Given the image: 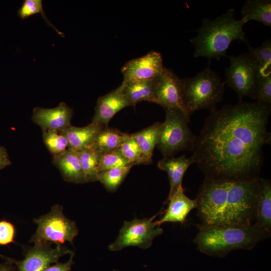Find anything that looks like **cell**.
<instances>
[{"instance_id":"1","label":"cell","mask_w":271,"mask_h":271,"mask_svg":"<svg viewBox=\"0 0 271 271\" xmlns=\"http://www.w3.org/2000/svg\"><path fill=\"white\" fill-rule=\"evenodd\" d=\"M271 106L239 101L210 111L196 136L191 157L205 178L246 180L258 176L263 147L270 143L267 125Z\"/></svg>"},{"instance_id":"2","label":"cell","mask_w":271,"mask_h":271,"mask_svg":"<svg viewBox=\"0 0 271 271\" xmlns=\"http://www.w3.org/2000/svg\"><path fill=\"white\" fill-rule=\"evenodd\" d=\"M260 187L258 177L246 180L205 178L196 198L198 215L207 225L253 223Z\"/></svg>"},{"instance_id":"3","label":"cell","mask_w":271,"mask_h":271,"mask_svg":"<svg viewBox=\"0 0 271 271\" xmlns=\"http://www.w3.org/2000/svg\"><path fill=\"white\" fill-rule=\"evenodd\" d=\"M234 14V9L230 8L213 20H203L202 26L195 30L198 35L190 40L195 48L194 58L205 57L210 61L227 57L226 51L235 40L249 45L243 30L246 22L242 18L236 19Z\"/></svg>"},{"instance_id":"4","label":"cell","mask_w":271,"mask_h":271,"mask_svg":"<svg viewBox=\"0 0 271 271\" xmlns=\"http://www.w3.org/2000/svg\"><path fill=\"white\" fill-rule=\"evenodd\" d=\"M197 226L199 231L194 241L201 252L210 256L223 257L232 250H250L270 236L254 223Z\"/></svg>"},{"instance_id":"5","label":"cell","mask_w":271,"mask_h":271,"mask_svg":"<svg viewBox=\"0 0 271 271\" xmlns=\"http://www.w3.org/2000/svg\"><path fill=\"white\" fill-rule=\"evenodd\" d=\"M225 84L210 66L193 77L183 79V97L188 114L202 109L216 108L223 99Z\"/></svg>"},{"instance_id":"6","label":"cell","mask_w":271,"mask_h":271,"mask_svg":"<svg viewBox=\"0 0 271 271\" xmlns=\"http://www.w3.org/2000/svg\"><path fill=\"white\" fill-rule=\"evenodd\" d=\"M165 110L158 148L164 157H171L182 151H192L196 136L188 125L190 116L179 109Z\"/></svg>"},{"instance_id":"7","label":"cell","mask_w":271,"mask_h":271,"mask_svg":"<svg viewBox=\"0 0 271 271\" xmlns=\"http://www.w3.org/2000/svg\"><path fill=\"white\" fill-rule=\"evenodd\" d=\"M34 221L37 228L30 242L35 244L50 242L62 245L66 241L73 244L78 233L75 222L65 217L62 206L58 204L54 205L49 213Z\"/></svg>"},{"instance_id":"8","label":"cell","mask_w":271,"mask_h":271,"mask_svg":"<svg viewBox=\"0 0 271 271\" xmlns=\"http://www.w3.org/2000/svg\"><path fill=\"white\" fill-rule=\"evenodd\" d=\"M155 217L124 221L117 238L108 249L118 251L130 246L144 249L150 247L154 239L163 232L158 221H153Z\"/></svg>"},{"instance_id":"9","label":"cell","mask_w":271,"mask_h":271,"mask_svg":"<svg viewBox=\"0 0 271 271\" xmlns=\"http://www.w3.org/2000/svg\"><path fill=\"white\" fill-rule=\"evenodd\" d=\"M227 57L230 65L225 69V83L236 92L239 101L245 96L251 98L260 74L257 66L247 53Z\"/></svg>"},{"instance_id":"10","label":"cell","mask_w":271,"mask_h":271,"mask_svg":"<svg viewBox=\"0 0 271 271\" xmlns=\"http://www.w3.org/2000/svg\"><path fill=\"white\" fill-rule=\"evenodd\" d=\"M73 252L62 245L52 247L49 243H39L27 251L23 260L6 257L17 267L18 271H44L52 263L58 262L61 256Z\"/></svg>"},{"instance_id":"11","label":"cell","mask_w":271,"mask_h":271,"mask_svg":"<svg viewBox=\"0 0 271 271\" xmlns=\"http://www.w3.org/2000/svg\"><path fill=\"white\" fill-rule=\"evenodd\" d=\"M183 79L164 68L157 78L155 89V103L165 109H179L190 116L185 107L183 97Z\"/></svg>"},{"instance_id":"12","label":"cell","mask_w":271,"mask_h":271,"mask_svg":"<svg viewBox=\"0 0 271 271\" xmlns=\"http://www.w3.org/2000/svg\"><path fill=\"white\" fill-rule=\"evenodd\" d=\"M164 67L161 54L150 51L126 62L121 68L124 81L153 80L162 73Z\"/></svg>"},{"instance_id":"13","label":"cell","mask_w":271,"mask_h":271,"mask_svg":"<svg viewBox=\"0 0 271 271\" xmlns=\"http://www.w3.org/2000/svg\"><path fill=\"white\" fill-rule=\"evenodd\" d=\"M73 114V109L61 102L53 108H35L32 120L41 127L42 131L47 129L60 131L71 125Z\"/></svg>"},{"instance_id":"14","label":"cell","mask_w":271,"mask_h":271,"mask_svg":"<svg viewBox=\"0 0 271 271\" xmlns=\"http://www.w3.org/2000/svg\"><path fill=\"white\" fill-rule=\"evenodd\" d=\"M133 106L122 91V84L98 99L92 122L107 126L111 119L120 110Z\"/></svg>"},{"instance_id":"15","label":"cell","mask_w":271,"mask_h":271,"mask_svg":"<svg viewBox=\"0 0 271 271\" xmlns=\"http://www.w3.org/2000/svg\"><path fill=\"white\" fill-rule=\"evenodd\" d=\"M168 206L164 215L159 220L161 225L165 222H180L183 223L192 210L197 207L196 199H191L184 193L182 185L167 199Z\"/></svg>"},{"instance_id":"16","label":"cell","mask_w":271,"mask_h":271,"mask_svg":"<svg viewBox=\"0 0 271 271\" xmlns=\"http://www.w3.org/2000/svg\"><path fill=\"white\" fill-rule=\"evenodd\" d=\"M104 127L102 124L91 122L85 126L71 125L58 131L67 139L69 148L80 152L93 146L97 134Z\"/></svg>"},{"instance_id":"17","label":"cell","mask_w":271,"mask_h":271,"mask_svg":"<svg viewBox=\"0 0 271 271\" xmlns=\"http://www.w3.org/2000/svg\"><path fill=\"white\" fill-rule=\"evenodd\" d=\"M253 223L270 235L271 183L269 180L260 178V187L255 205Z\"/></svg>"},{"instance_id":"18","label":"cell","mask_w":271,"mask_h":271,"mask_svg":"<svg viewBox=\"0 0 271 271\" xmlns=\"http://www.w3.org/2000/svg\"><path fill=\"white\" fill-rule=\"evenodd\" d=\"M53 163L65 181L76 184L86 183L80 164L79 152L69 148L64 153L54 156Z\"/></svg>"},{"instance_id":"19","label":"cell","mask_w":271,"mask_h":271,"mask_svg":"<svg viewBox=\"0 0 271 271\" xmlns=\"http://www.w3.org/2000/svg\"><path fill=\"white\" fill-rule=\"evenodd\" d=\"M194 163L193 159L191 157L187 158L185 155L178 158L164 157L159 161L158 168L167 173L169 179L170 189L168 198L182 185V180L187 170Z\"/></svg>"},{"instance_id":"20","label":"cell","mask_w":271,"mask_h":271,"mask_svg":"<svg viewBox=\"0 0 271 271\" xmlns=\"http://www.w3.org/2000/svg\"><path fill=\"white\" fill-rule=\"evenodd\" d=\"M163 122H157L136 133L131 134L138 144L147 164L152 162L154 150L157 146Z\"/></svg>"},{"instance_id":"21","label":"cell","mask_w":271,"mask_h":271,"mask_svg":"<svg viewBox=\"0 0 271 271\" xmlns=\"http://www.w3.org/2000/svg\"><path fill=\"white\" fill-rule=\"evenodd\" d=\"M156 79L143 81H123L121 83L123 93L133 106H134L138 102L142 101L155 103V89Z\"/></svg>"},{"instance_id":"22","label":"cell","mask_w":271,"mask_h":271,"mask_svg":"<svg viewBox=\"0 0 271 271\" xmlns=\"http://www.w3.org/2000/svg\"><path fill=\"white\" fill-rule=\"evenodd\" d=\"M240 13L241 18L246 23L254 20L269 27L271 26L270 0H246Z\"/></svg>"},{"instance_id":"23","label":"cell","mask_w":271,"mask_h":271,"mask_svg":"<svg viewBox=\"0 0 271 271\" xmlns=\"http://www.w3.org/2000/svg\"><path fill=\"white\" fill-rule=\"evenodd\" d=\"M129 135L117 129L105 126L97 134L93 146L101 154L115 150Z\"/></svg>"},{"instance_id":"24","label":"cell","mask_w":271,"mask_h":271,"mask_svg":"<svg viewBox=\"0 0 271 271\" xmlns=\"http://www.w3.org/2000/svg\"><path fill=\"white\" fill-rule=\"evenodd\" d=\"M101 154L93 146L79 152L80 164L86 183L97 181L98 165Z\"/></svg>"},{"instance_id":"25","label":"cell","mask_w":271,"mask_h":271,"mask_svg":"<svg viewBox=\"0 0 271 271\" xmlns=\"http://www.w3.org/2000/svg\"><path fill=\"white\" fill-rule=\"evenodd\" d=\"M247 53L257 66L259 74L263 75L271 73V41L266 40L259 47L248 45Z\"/></svg>"},{"instance_id":"26","label":"cell","mask_w":271,"mask_h":271,"mask_svg":"<svg viewBox=\"0 0 271 271\" xmlns=\"http://www.w3.org/2000/svg\"><path fill=\"white\" fill-rule=\"evenodd\" d=\"M133 166L114 168L99 172L97 181L109 191H115L120 185Z\"/></svg>"},{"instance_id":"27","label":"cell","mask_w":271,"mask_h":271,"mask_svg":"<svg viewBox=\"0 0 271 271\" xmlns=\"http://www.w3.org/2000/svg\"><path fill=\"white\" fill-rule=\"evenodd\" d=\"M43 140L53 156L60 155L69 148L67 139L58 131L50 129L43 130Z\"/></svg>"},{"instance_id":"28","label":"cell","mask_w":271,"mask_h":271,"mask_svg":"<svg viewBox=\"0 0 271 271\" xmlns=\"http://www.w3.org/2000/svg\"><path fill=\"white\" fill-rule=\"evenodd\" d=\"M37 14H40L48 25L52 27L59 35L64 36L63 33L58 30L48 19L41 0H25L18 11V16L22 20Z\"/></svg>"},{"instance_id":"29","label":"cell","mask_w":271,"mask_h":271,"mask_svg":"<svg viewBox=\"0 0 271 271\" xmlns=\"http://www.w3.org/2000/svg\"><path fill=\"white\" fill-rule=\"evenodd\" d=\"M124 158L132 165L147 164L141 151L131 134L119 148Z\"/></svg>"},{"instance_id":"30","label":"cell","mask_w":271,"mask_h":271,"mask_svg":"<svg viewBox=\"0 0 271 271\" xmlns=\"http://www.w3.org/2000/svg\"><path fill=\"white\" fill-rule=\"evenodd\" d=\"M251 98L271 106V73L259 74Z\"/></svg>"},{"instance_id":"31","label":"cell","mask_w":271,"mask_h":271,"mask_svg":"<svg viewBox=\"0 0 271 271\" xmlns=\"http://www.w3.org/2000/svg\"><path fill=\"white\" fill-rule=\"evenodd\" d=\"M129 165L130 164L124 158L118 149L101 154L99 162L98 171L100 172L108 169Z\"/></svg>"},{"instance_id":"32","label":"cell","mask_w":271,"mask_h":271,"mask_svg":"<svg viewBox=\"0 0 271 271\" xmlns=\"http://www.w3.org/2000/svg\"><path fill=\"white\" fill-rule=\"evenodd\" d=\"M14 225L6 220L0 221V245H8L14 241Z\"/></svg>"},{"instance_id":"33","label":"cell","mask_w":271,"mask_h":271,"mask_svg":"<svg viewBox=\"0 0 271 271\" xmlns=\"http://www.w3.org/2000/svg\"><path fill=\"white\" fill-rule=\"evenodd\" d=\"M74 252L72 253L68 261L65 263H55L48 266L44 271H71L73 263V257Z\"/></svg>"},{"instance_id":"34","label":"cell","mask_w":271,"mask_h":271,"mask_svg":"<svg viewBox=\"0 0 271 271\" xmlns=\"http://www.w3.org/2000/svg\"><path fill=\"white\" fill-rule=\"evenodd\" d=\"M11 163L7 150L0 146V170L10 165Z\"/></svg>"},{"instance_id":"35","label":"cell","mask_w":271,"mask_h":271,"mask_svg":"<svg viewBox=\"0 0 271 271\" xmlns=\"http://www.w3.org/2000/svg\"><path fill=\"white\" fill-rule=\"evenodd\" d=\"M6 261L0 263V271H16L14 264L10 261L6 257H3Z\"/></svg>"}]
</instances>
